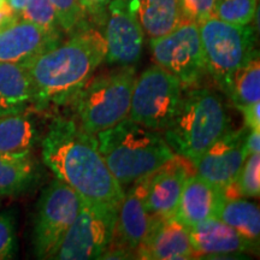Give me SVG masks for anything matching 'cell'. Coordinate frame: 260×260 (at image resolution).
<instances>
[{
  "label": "cell",
  "instance_id": "obj_13",
  "mask_svg": "<svg viewBox=\"0 0 260 260\" xmlns=\"http://www.w3.org/2000/svg\"><path fill=\"white\" fill-rule=\"evenodd\" d=\"M105 41L109 64L132 67L140 59L144 50L145 32L138 16L119 0H111L109 6Z\"/></svg>",
  "mask_w": 260,
  "mask_h": 260
},
{
  "label": "cell",
  "instance_id": "obj_28",
  "mask_svg": "<svg viewBox=\"0 0 260 260\" xmlns=\"http://www.w3.org/2000/svg\"><path fill=\"white\" fill-rule=\"evenodd\" d=\"M48 2L53 6L63 30H79L86 15L80 0H48Z\"/></svg>",
  "mask_w": 260,
  "mask_h": 260
},
{
  "label": "cell",
  "instance_id": "obj_14",
  "mask_svg": "<svg viewBox=\"0 0 260 260\" xmlns=\"http://www.w3.org/2000/svg\"><path fill=\"white\" fill-rule=\"evenodd\" d=\"M135 254L140 259L187 260L198 258L189 236V228L175 217H152L146 239Z\"/></svg>",
  "mask_w": 260,
  "mask_h": 260
},
{
  "label": "cell",
  "instance_id": "obj_12",
  "mask_svg": "<svg viewBox=\"0 0 260 260\" xmlns=\"http://www.w3.org/2000/svg\"><path fill=\"white\" fill-rule=\"evenodd\" d=\"M248 128L229 130L193 161L195 172L213 186L224 189L236 180L246 160Z\"/></svg>",
  "mask_w": 260,
  "mask_h": 260
},
{
  "label": "cell",
  "instance_id": "obj_21",
  "mask_svg": "<svg viewBox=\"0 0 260 260\" xmlns=\"http://www.w3.org/2000/svg\"><path fill=\"white\" fill-rule=\"evenodd\" d=\"M39 132L24 112L0 117V154H28L38 142Z\"/></svg>",
  "mask_w": 260,
  "mask_h": 260
},
{
  "label": "cell",
  "instance_id": "obj_26",
  "mask_svg": "<svg viewBox=\"0 0 260 260\" xmlns=\"http://www.w3.org/2000/svg\"><path fill=\"white\" fill-rule=\"evenodd\" d=\"M19 15L23 19L44 28L45 30L60 35L61 27L59 21L53 6L48 0H28Z\"/></svg>",
  "mask_w": 260,
  "mask_h": 260
},
{
  "label": "cell",
  "instance_id": "obj_5",
  "mask_svg": "<svg viewBox=\"0 0 260 260\" xmlns=\"http://www.w3.org/2000/svg\"><path fill=\"white\" fill-rule=\"evenodd\" d=\"M135 80V68L132 65L87 81L71 99L80 128L96 135L125 118Z\"/></svg>",
  "mask_w": 260,
  "mask_h": 260
},
{
  "label": "cell",
  "instance_id": "obj_18",
  "mask_svg": "<svg viewBox=\"0 0 260 260\" xmlns=\"http://www.w3.org/2000/svg\"><path fill=\"white\" fill-rule=\"evenodd\" d=\"M152 224V216L146 209L141 193L135 184L128 193H124L121 206L118 209L115 235L111 243L112 248L124 249L135 253L138 247L146 239Z\"/></svg>",
  "mask_w": 260,
  "mask_h": 260
},
{
  "label": "cell",
  "instance_id": "obj_23",
  "mask_svg": "<svg viewBox=\"0 0 260 260\" xmlns=\"http://www.w3.org/2000/svg\"><path fill=\"white\" fill-rule=\"evenodd\" d=\"M214 218L232 226L245 239L259 243L260 213L254 203L241 198L225 199L220 204Z\"/></svg>",
  "mask_w": 260,
  "mask_h": 260
},
{
  "label": "cell",
  "instance_id": "obj_4",
  "mask_svg": "<svg viewBox=\"0 0 260 260\" xmlns=\"http://www.w3.org/2000/svg\"><path fill=\"white\" fill-rule=\"evenodd\" d=\"M230 130V116L222 95L210 88L183 90L180 106L164 139L175 154L193 162Z\"/></svg>",
  "mask_w": 260,
  "mask_h": 260
},
{
  "label": "cell",
  "instance_id": "obj_22",
  "mask_svg": "<svg viewBox=\"0 0 260 260\" xmlns=\"http://www.w3.org/2000/svg\"><path fill=\"white\" fill-rule=\"evenodd\" d=\"M38 177V165L28 154H0V197L18 195Z\"/></svg>",
  "mask_w": 260,
  "mask_h": 260
},
{
  "label": "cell",
  "instance_id": "obj_25",
  "mask_svg": "<svg viewBox=\"0 0 260 260\" xmlns=\"http://www.w3.org/2000/svg\"><path fill=\"white\" fill-rule=\"evenodd\" d=\"M258 0H216L214 17L237 25L251 24L254 18Z\"/></svg>",
  "mask_w": 260,
  "mask_h": 260
},
{
  "label": "cell",
  "instance_id": "obj_20",
  "mask_svg": "<svg viewBox=\"0 0 260 260\" xmlns=\"http://www.w3.org/2000/svg\"><path fill=\"white\" fill-rule=\"evenodd\" d=\"M136 16L142 30L151 39L164 37L183 22L180 0H142Z\"/></svg>",
  "mask_w": 260,
  "mask_h": 260
},
{
  "label": "cell",
  "instance_id": "obj_10",
  "mask_svg": "<svg viewBox=\"0 0 260 260\" xmlns=\"http://www.w3.org/2000/svg\"><path fill=\"white\" fill-rule=\"evenodd\" d=\"M155 65L174 75L183 90L197 87L207 74L199 24L182 22L161 38L151 39Z\"/></svg>",
  "mask_w": 260,
  "mask_h": 260
},
{
  "label": "cell",
  "instance_id": "obj_30",
  "mask_svg": "<svg viewBox=\"0 0 260 260\" xmlns=\"http://www.w3.org/2000/svg\"><path fill=\"white\" fill-rule=\"evenodd\" d=\"M216 0H180L183 22H193L200 24L214 15Z\"/></svg>",
  "mask_w": 260,
  "mask_h": 260
},
{
  "label": "cell",
  "instance_id": "obj_2",
  "mask_svg": "<svg viewBox=\"0 0 260 260\" xmlns=\"http://www.w3.org/2000/svg\"><path fill=\"white\" fill-rule=\"evenodd\" d=\"M106 56L105 37L94 29H79L24 64L31 80L38 109L70 102Z\"/></svg>",
  "mask_w": 260,
  "mask_h": 260
},
{
  "label": "cell",
  "instance_id": "obj_35",
  "mask_svg": "<svg viewBox=\"0 0 260 260\" xmlns=\"http://www.w3.org/2000/svg\"><path fill=\"white\" fill-rule=\"evenodd\" d=\"M119 2L123 3L125 6H128L132 11H134L136 14V10H138L140 3H141L142 0H119Z\"/></svg>",
  "mask_w": 260,
  "mask_h": 260
},
{
  "label": "cell",
  "instance_id": "obj_16",
  "mask_svg": "<svg viewBox=\"0 0 260 260\" xmlns=\"http://www.w3.org/2000/svg\"><path fill=\"white\" fill-rule=\"evenodd\" d=\"M191 245L197 256H226L254 253L258 243L240 235L232 226L218 218H209L189 229Z\"/></svg>",
  "mask_w": 260,
  "mask_h": 260
},
{
  "label": "cell",
  "instance_id": "obj_29",
  "mask_svg": "<svg viewBox=\"0 0 260 260\" xmlns=\"http://www.w3.org/2000/svg\"><path fill=\"white\" fill-rule=\"evenodd\" d=\"M16 249V219L11 211H5L0 213V260L14 258Z\"/></svg>",
  "mask_w": 260,
  "mask_h": 260
},
{
  "label": "cell",
  "instance_id": "obj_11",
  "mask_svg": "<svg viewBox=\"0 0 260 260\" xmlns=\"http://www.w3.org/2000/svg\"><path fill=\"white\" fill-rule=\"evenodd\" d=\"M187 158L175 154L148 176L136 181L145 206L152 217H175L187 178L194 174Z\"/></svg>",
  "mask_w": 260,
  "mask_h": 260
},
{
  "label": "cell",
  "instance_id": "obj_36",
  "mask_svg": "<svg viewBox=\"0 0 260 260\" xmlns=\"http://www.w3.org/2000/svg\"><path fill=\"white\" fill-rule=\"evenodd\" d=\"M6 3H8V0H0V8H2L3 5H5Z\"/></svg>",
  "mask_w": 260,
  "mask_h": 260
},
{
  "label": "cell",
  "instance_id": "obj_19",
  "mask_svg": "<svg viewBox=\"0 0 260 260\" xmlns=\"http://www.w3.org/2000/svg\"><path fill=\"white\" fill-rule=\"evenodd\" d=\"M32 103L34 93L27 67L0 61V117L24 112Z\"/></svg>",
  "mask_w": 260,
  "mask_h": 260
},
{
  "label": "cell",
  "instance_id": "obj_9",
  "mask_svg": "<svg viewBox=\"0 0 260 260\" xmlns=\"http://www.w3.org/2000/svg\"><path fill=\"white\" fill-rule=\"evenodd\" d=\"M118 209L81 198L79 212L52 259H100L115 235Z\"/></svg>",
  "mask_w": 260,
  "mask_h": 260
},
{
  "label": "cell",
  "instance_id": "obj_15",
  "mask_svg": "<svg viewBox=\"0 0 260 260\" xmlns=\"http://www.w3.org/2000/svg\"><path fill=\"white\" fill-rule=\"evenodd\" d=\"M60 35L45 30L27 19H16L0 29V61L27 64L59 44Z\"/></svg>",
  "mask_w": 260,
  "mask_h": 260
},
{
  "label": "cell",
  "instance_id": "obj_31",
  "mask_svg": "<svg viewBox=\"0 0 260 260\" xmlns=\"http://www.w3.org/2000/svg\"><path fill=\"white\" fill-rule=\"evenodd\" d=\"M243 113L245 117V123L246 126L248 129H258L260 130V118H259V111H260V105L258 103L249 104V105L240 106L237 107Z\"/></svg>",
  "mask_w": 260,
  "mask_h": 260
},
{
  "label": "cell",
  "instance_id": "obj_34",
  "mask_svg": "<svg viewBox=\"0 0 260 260\" xmlns=\"http://www.w3.org/2000/svg\"><path fill=\"white\" fill-rule=\"evenodd\" d=\"M28 0H8V3L11 5V8L15 10L16 12H21L22 9L24 8V5L27 4Z\"/></svg>",
  "mask_w": 260,
  "mask_h": 260
},
{
  "label": "cell",
  "instance_id": "obj_1",
  "mask_svg": "<svg viewBox=\"0 0 260 260\" xmlns=\"http://www.w3.org/2000/svg\"><path fill=\"white\" fill-rule=\"evenodd\" d=\"M42 159L82 199L119 209L125 191L107 168L95 135L73 119H56L42 140Z\"/></svg>",
  "mask_w": 260,
  "mask_h": 260
},
{
  "label": "cell",
  "instance_id": "obj_32",
  "mask_svg": "<svg viewBox=\"0 0 260 260\" xmlns=\"http://www.w3.org/2000/svg\"><path fill=\"white\" fill-rule=\"evenodd\" d=\"M110 2H111V0H80L84 11L88 12L89 15H92L96 18L104 17V16H105L107 6H109Z\"/></svg>",
  "mask_w": 260,
  "mask_h": 260
},
{
  "label": "cell",
  "instance_id": "obj_3",
  "mask_svg": "<svg viewBox=\"0 0 260 260\" xmlns=\"http://www.w3.org/2000/svg\"><path fill=\"white\" fill-rule=\"evenodd\" d=\"M95 138L100 154L122 187L148 176L175 155L160 133L139 124L129 116L98 133Z\"/></svg>",
  "mask_w": 260,
  "mask_h": 260
},
{
  "label": "cell",
  "instance_id": "obj_33",
  "mask_svg": "<svg viewBox=\"0 0 260 260\" xmlns=\"http://www.w3.org/2000/svg\"><path fill=\"white\" fill-rule=\"evenodd\" d=\"M247 153H260V130L248 129L246 136Z\"/></svg>",
  "mask_w": 260,
  "mask_h": 260
},
{
  "label": "cell",
  "instance_id": "obj_6",
  "mask_svg": "<svg viewBox=\"0 0 260 260\" xmlns=\"http://www.w3.org/2000/svg\"><path fill=\"white\" fill-rule=\"evenodd\" d=\"M199 30L207 73L228 94L234 74L258 57L254 28L228 23L213 16L201 22Z\"/></svg>",
  "mask_w": 260,
  "mask_h": 260
},
{
  "label": "cell",
  "instance_id": "obj_7",
  "mask_svg": "<svg viewBox=\"0 0 260 260\" xmlns=\"http://www.w3.org/2000/svg\"><path fill=\"white\" fill-rule=\"evenodd\" d=\"M182 95L180 81L153 65L135 80L128 116L146 128L164 132L176 115Z\"/></svg>",
  "mask_w": 260,
  "mask_h": 260
},
{
  "label": "cell",
  "instance_id": "obj_17",
  "mask_svg": "<svg viewBox=\"0 0 260 260\" xmlns=\"http://www.w3.org/2000/svg\"><path fill=\"white\" fill-rule=\"evenodd\" d=\"M224 200L223 189L213 186L194 172L184 183L175 218L190 229L204 220L216 217Z\"/></svg>",
  "mask_w": 260,
  "mask_h": 260
},
{
  "label": "cell",
  "instance_id": "obj_27",
  "mask_svg": "<svg viewBox=\"0 0 260 260\" xmlns=\"http://www.w3.org/2000/svg\"><path fill=\"white\" fill-rule=\"evenodd\" d=\"M235 183L240 198H258L260 194V155L252 153L247 155Z\"/></svg>",
  "mask_w": 260,
  "mask_h": 260
},
{
  "label": "cell",
  "instance_id": "obj_8",
  "mask_svg": "<svg viewBox=\"0 0 260 260\" xmlns=\"http://www.w3.org/2000/svg\"><path fill=\"white\" fill-rule=\"evenodd\" d=\"M81 197L56 178L45 188L38 201L32 230V247L39 259H52L73 225Z\"/></svg>",
  "mask_w": 260,
  "mask_h": 260
},
{
  "label": "cell",
  "instance_id": "obj_24",
  "mask_svg": "<svg viewBox=\"0 0 260 260\" xmlns=\"http://www.w3.org/2000/svg\"><path fill=\"white\" fill-rule=\"evenodd\" d=\"M228 95L236 107L258 103L260 99V64L256 57L234 74Z\"/></svg>",
  "mask_w": 260,
  "mask_h": 260
}]
</instances>
